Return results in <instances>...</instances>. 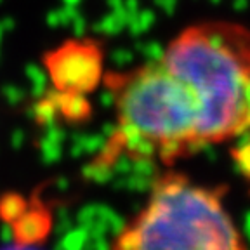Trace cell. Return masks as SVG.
Returning a JSON list of instances; mask_svg holds the SVG:
<instances>
[{"mask_svg": "<svg viewBox=\"0 0 250 250\" xmlns=\"http://www.w3.org/2000/svg\"><path fill=\"white\" fill-rule=\"evenodd\" d=\"M77 2H78V0H66V4H68V5H71V7H73V5L77 4Z\"/></svg>", "mask_w": 250, "mask_h": 250, "instance_id": "12", "label": "cell"}, {"mask_svg": "<svg viewBox=\"0 0 250 250\" xmlns=\"http://www.w3.org/2000/svg\"><path fill=\"white\" fill-rule=\"evenodd\" d=\"M130 54L129 52H125V51H115L113 52V61L118 62V64H125V62H129L130 61Z\"/></svg>", "mask_w": 250, "mask_h": 250, "instance_id": "11", "label": "cell"}, {"mask_svg": "<svg viewBox=\"0 0 250 250\" xmlns=\"http://www.w3.org/2000/svg\"><path fill=\"white\" fill-rule=\"evenodd\" d=\"M234 139H238L233 149L234 165H236L240 174L245 177L247 183L250 184V127Z\"/></svg>", "mask_w": 250, "mask_h": 250, "instance_id": "7", "label": "cell"}, {"mask_svg": "<svg viewBox=\"0 0 250 250\" xmlns=\"http://www.w3.org/2000/svg\"><path fill=\"white\" fill-rule=\"evenodd\" d=\"M51 214L40 203L26 207L24 212L12 223V243L11 247H35L47 238L51 231Z\"/></svg>", "mask_w": 250, "mask_h": 250, "instance_id": "5", "label": "cell"}, {"mask_svg": "<svg viewBox=\"0 0 250 250\" xmlns=\"http://www.w3.org/2000/svg\"><path fill=\"white\" fill-rule=\"evenodd\" d=\"M223 189L172 174L156 183L148 207L118 236L117 249H245L243 234L224 207Z\"/></svg>", "mask_w": 250, "mask_h": 250, "instance_id": "2", "label": "cell"}, {"mask_svg": "<svg viewBox=\"0 0 250 250\" xmlns=\"http://www.w3.org/2000/svg\"><path fill=\"white\" fill-rule=\"evenodd\" d=\"M26 207H28V203L23 196L16 195V193L14 195L9 193V195L0 198V219H2L4 223L12 224L16 219L23 214Z\"/></svg>", "mask_w": 250, "mask_h": 250, "instance_id": "8", "label": "cell"}, {"mask_svg": "<svg viewBox=\"0 0 250 250\" xmlns=\"http://www.w3.org/2000/svg\"><path fill=\"white\" fill-rule=\"evenodd\" d=\"M117 96L120 129L153 143L165 162L198 149V101L158 61L125 77H108Z\"/></svg>", "mask_w": 250, "mask_h": 250, "instance_id": "3", "label": "cell"}, {"mask_svg": "<svg viewBox=\"0 0 250 250\" xmlns=\"http://www.w3.org/2000/svg\"><path fill=\"white\" fill-rule=\"evenodd\" d=\"M49 98L56 104L58 113H62L71 122H82L90 115V106L83 94H71V92H59L51 94Z\"/></svg>", "mask_w": 250, "mask_h": 250, "instance_id": "6", "label": "cell"}, {"mask_svg": "<svg viewBox=\"0 0 250 250\" xmlns=\"http://www.w3.org/2000/svg\"><path fill=\"white\" fill-rule=\"evenodd\" d=\"M198 101V148L250 127V30L228 21L189 26L160 59Z\"/></svg>", "mask_w": 250, "mask_h": 250, "instance_id": "1", "label": "cell"}, {"mask_svg": "<svg viewBox=\"0 0 250 250\" xmlns=\"http://www.w3.org/2000/svg\"><path fill=\"white\" fill-rule=\"evenodd\" d=\"M4 94H5V98H7L9 103H20L21 98H23V92H21L18 87H5L4 89Z\"/></svg>", "mask_w": 250, "mask_h": 250, "instance_id": "10", "label": "cell"}, {"mask_svg": "<svg viewBox=\"0 0 250 250\" xmlns=\"http://www.w3.org/2000/svg\"><path fill=\"white\" fill-rule=\"evenodd\" d=\"M45 66L59 92L87 94L98 87L103 73V54L96 42L73 40L45 56Z\"/></svg>", "mask_w": 250, "mask_h": 250, "instance_id": "4", "label": "cell"}, {"mask_svg": "<svg viewBox=\"0 0 250 250\" xmlns=\"http://www.w3.org/2000/svg\"><path fill=\"white\" fill-rule=\"evenodd\" d=\"M89 240V233L83 228L75 229L66 233V236H62V242L59 243V247H66V249H80L83 247Z\"/></svg>", "mask_w": 250, "mask_h": 250, "instance_id": "9", "label": "cell"}, {"mask_svg": "<svg viewBox=\"0 0 250 250\" xmlns=\"http://www.w3.org/2000/svg\"><path fill=\"white\" fill-rule=\"evenodd\" d=\"M0 35H2V26H0Z\"/></svg>", "mask_w": 250, "mask_h": 250, "instance_id": "13", "label": "cell"}]
</instances>
